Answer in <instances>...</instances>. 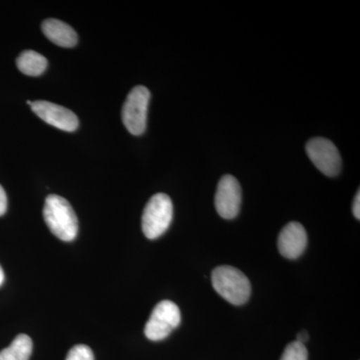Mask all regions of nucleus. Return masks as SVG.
<instances>
[{"instance_id":"obj_10","label":"nucleus","mask_w":360,"mask_h":360,"mask_svg":"<svg viewBox=\"0 0 360 360\" xmlns=\"http://www.w3.org/2000/svg\"><path fill=\"white\" fill-rule=\"evenodd\" d=\"M42 32L54 44L61 47H73L77 44V33L63 21L49 18L41 25Z\"/></svg>"},{"instance_id":"obj_8","label":"nucleus","mask_w":360,"mask_h":360,"mask_svg":"<svg viewBox=\"0 0 360 360\" xmlns=\"http://www.w3.org/2000/svg\"><path fill=\"white\" fill-rule=\"evenodd\" d=\"M33 112L44 122L63 131L72 132L78 129L77 116L63 106L45 101H32L30 105Z\"/></svg>"},{"instance_id":"obj_18","label":"nucleus","mask_w":360,"mask_h":360,"mask_svg":"<svg viewBox=\"0 0 360 360\" xmlns=\"http://www.w3.org/2000/svg\"><path fill=\"white\" fill-rule=\"evenodd\" d=\"M4 269H2V267L0 266V285H1L2 283H4Z\"/></svg>"},{"instance_id":"obj_16","label":"nucleus","mask_w":360,"mask_h":360,"mask_svg":"<svg viewBox=\"0 0 360 360\" xmlns=\"http://www.w3.org/2000/svg\"><path fill=\"white\" fill-rule=\"evenodd\" d=\"M352 212L355 219H360V194L359 191H357L356 195H355L354 205H352Z\"/></svg>"},{"instance_id":"obj_17","label":"nucleus","mask_w":360,"mask_h":360,"mask_svg":"<svg viewBox=\"0 0 360 360\" xmlns=\"http://www.w3.org/2000/svg\"><path fill=\"white\" fill-rule=\"evenodd\" d=\"M309 333H307V331H302V333H298L297 335V340L296 341H298V342L302 343V345H304L305 341L309 340Z\"/></svg>"},{"instance_id":"obj_11","label":"nucleus","mask_w":360,"mask_h":360,"mask_svg":"<svg viewBox=\"0 0 360 360\" xmlns=\"http://www.w3.org/2000/svg\"><path fill=\"white\" fill-rule=\"evenodd\" d=\"M16 65L23 75L39 77L46 70L47 59L39 52L25 51L16 59Z\"/></svg>"},{"instance_id":"obj_13","label":"nucleus","mask_w":360,"mask_h":360,"mask_svg":"<svg viewBox=\"0 0 360 360\" xmlns=\"http://www.w3.org/2000/svg\"><path fill=\"white\" fill-rule=\"evenodd\" d=\"M281 360H309V352L304 345L295 340L286 347Z\"/></svg>"},{"instance_id":"obj_7","label":"nucleus","mask_w":360,"mask_h":360,"mask_svg":"<svg viewBox=\"0 0 360 360\" xmlns=\"http://www.w3.org/2000/svg\"><path fill=\"white\" fill-rule=\"evenodd\" d=\"M215 208L224 219L238 217L241 205V187L232 175H224L219 180L215 193Z\"/></svg>"},{"instance_id":"obj_14","label":"nucleus","mask_w":360,"mask_h":360,"mask_svg":"<svg viewBox=\"0 0 360 360\" xmlns=\"http://www.w3.org/2000/svg\"><path fill=\"white\" fill-rule=\"evenodd\" d=\"M65 360H94V355L87 345H78L71 348Z\"/></svg>"},{"instance_id":"obj_3","label":"nucleus","mask_w":360,"mask_h":360,"mask_svg":"<svg viewBox=\"0 0 360 360\" xmlns=\"http://www.w3.org/2000/svg\"><path fill=\"white\" fill-rule=\"evenodd\" d=\"M174 217V205L169 196L158 193L149 200L142 214L141 225L144 236L156 239L167 231Z\"/></svg>"},{"instance_id":"obj_15","label":"nucleus","mask_w":360,"mask_h":360,"mask_svg":"<svg viewBox=\"0 0 360 360\" xmlns=\"http://www.w3.org/2000/svg\"><path fill=\"white\" fill-rule=\"evenodd\" d=\"M7 210V196L4 187L0 186V217L4 215Z\"/></svg>"},{"instance_id":"obj_6","label":"nucleus","mask_w":360,"mask_h":360,"mask_svg":"<svg viewBox=\"0 0 360 360\" xmlns=\"http://www.w3.org/2000/svg\"><path fill=\"white\" fill-rule=\"evenodd\" d=\"M307 153L315 167L326 176H336L340 172L341 158L335 144L323 137H314L307 143Z\"/></svg>"},{"instance_id":"obj_9","label":"nucleus","mask_w":360,"mask_h":360,"mask_svg":"<svg viewBox=\"0 0 360 360\" xmlns=\"http://www.w3.org/2000/svg\"><path fill=\"white\" fill-rule=\"evenodd\" d=\"M307 245V234L300 222L286 224L281 231L277 240L279 252L288 259H296L304 252Z\"/></svg>"},{"instance_id":"obj_1","label":"nucleus","mask_w":360,"mask_h":360,"mask_svg":"<svg viewBox=\"0 0 360 360\" xmlns=\"http://www.w3.org/2000/svg\"><path fill=\"white\" fill-rule=\"evenodd\" d=\"M45 224L49 231L63 241L75 240L78 233V219L70 203L65 198L51 194L45 200L44 207Z\"/></svg>"},{"instance_id":"obj_12","label":"nucleus","mask_w":360,"mask_h":360,"mask_svg":"<svg viewBox=\"0 0 360 360\" xmlns=\"http://www.w3.org/2000/svg\"><path fill=\"white\" fill-rule=\"evenodd\" d=\"M32 347V340L30 336L18 335L8 347L0 352V360H30Z\"/></svg>"},{"instance_id":"obj_4","label":"nucleus","mask_w":360,"mask_h":360,"mask_svg":"<svg viewBox=\"0 0 360 360\" xmlns=\"http://www.w3.org/2000/svg\"><path fill=\"white\" fill-rule=\"evenodd\" d=\"M150 91L139 85L129 92L122 108V122L130 134L141 135L146 129Z\"/></svg>"},{"instance_id":"obj_2","label":"nucleus","mask_w":360,"mask_h":360,"mask_svg":"<svg viewBox=\"0 0 360 360\" xmlns=\"http://www.w3.org/2000/svg\"><path fill=\"white\" fill-rule=\"evenodd\" d=\"M212 286L226 302L234 305H243L250 297V279L236 267L224 265L212 271Z\"/></svg>"},{"instance_id":"obj_5","label":"nucleus","mask_w":360,"mask_h":360,"mask_svg":"<svg viewBox=\"0 0 360 360\" xmlns=\"http://www.w3.org/2000/svg\"><path fill=\"white\" fill-rule=\"evenodd\" d=\"M181 321L179 307L170 300H162L151 312L144 328V335L149 340H165Z\"/></svg>"}]
</instances>
